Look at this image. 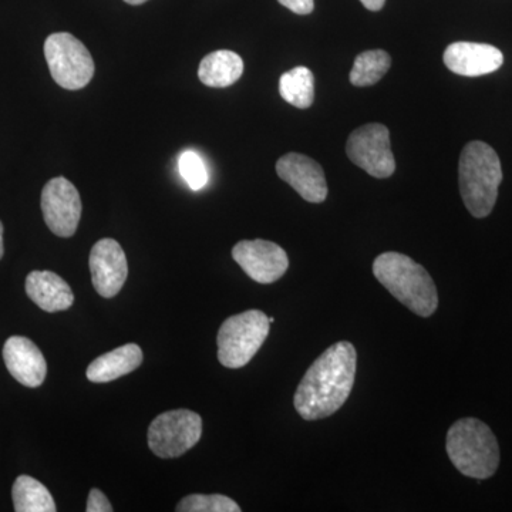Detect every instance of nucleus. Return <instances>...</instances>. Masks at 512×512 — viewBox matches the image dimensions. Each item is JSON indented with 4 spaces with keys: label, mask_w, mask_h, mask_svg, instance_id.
Wrapping results in <instances>:
<instances>
[{
    "label": "nucleus",
    "mask_w": 512,
    "mask_h": 512,
    "mask_svg": "<svg viewBox=\"0 0 512 512\" xmlns=\"http://www.w3.org/2000/svg\"><path fill=\"white\" fill-rule=\"evenodd\" d=\"M357 353L350 342L326 349L306 370L296 389L293 406L303 420L326 419L349 399L355 384Z\"/></svg>",
    "instance_id": "nucleus-1"
},
{
    "label": "nucleus",
    "mask_w": 512,
    "mask_h": 512,
    "mask_svg": "<svg viewBox=\"0 0 512 512\" xmlns=\"http://www.w3.org/2000/svg\"><path fill=\"white\" fill-rule=\"evenodd\" d=\"M373 275L394 298L421 318L439 308V293L429 272L410 256L384 252L373 262Z\"/></svg>",
    "instance_id": "nucleus-2"
},
{
    "label": "nucleus",
    "mask_w": 512,
    "mask_h": 512,
    "mask_svg": "<svg viewBox=\"0 0 512 512\" xmlns=\"http://www.w3.org/2000/svg\"><path fill=\"white\" fill-rule=\"evenodd\" d=\"M503 168L494 148L483 141H471L461 151L458 183L464 205L473 217L485 218L493 212Z\"/></svg>",
    "instance_id": "nucleus-3"
},
{
    "label": "nucleus",
    "mask_w": 512,
    "mask_h": 512,
    "mask_svg": "<svg viewBox=\"0 0 512 512\" xmlns=\"http://www.w3.org/2000/svg\"><path fill=\"white\" fill-rule=\"evenodd\" d=\"M446 450L453 466L463 476L487 480L500 466V446L483 421L466 417L450 427Z\"/></svg>",
    "instance_id": "nucleus-4"
},
{
    "label": "nucleus",
    "mask_w": 512,
    "mask_h": 512,
    "mask_svg": "<svg viewBox=\"0 0 512 512\" xmlns=\"http://www.w3.org/2000/svg\"><path fill=\"white\" fill-rule=\"evenodd\" d=\"M271 323L262 311L238 313L218 330V360L228 369H241L251 362L269 335Z\"/></svg>",
    "instance_id": "nucleus-5"
},
{
    "label": "nucleus",
    "mask_w": 512,
    "mask_h": 512,
    "mask_svg": "<svg viewBox=\"0 0 512 512\" xmlns=\"http://www.w3.org/2000/svg\"><path fill=\"white\" fill-rule=\"evenodd\" d=\"M45 57L53 80L66 90L92 82L94 62L89 49L70 33H53L45 42Z\"/></svg>",
    "instance_id": "nucleus-6"
},
{
    "label": "nucleus",
    "mask_w": 512,
    "mask_h": 512,
    "mask_svg": "<svg viewBox=\"0 0 512 512\" xmlns=\"http://www.w3.org/2000/svg\"><path fill=\"white\" fill-rule=\"evenodd\" d=\"M202 436L200 414L191 410L161 413L148 427V447L157 457L177 458L191 450Z\"/></svg>",
    "instance_id": "nucleus-7"
},
{
    "label": "nucleus",
    "mask_w": 512,
    "mask_h": 512,
    "mask_svg": "<svg viewBox=\"0 0 512 512\" xmlns=\"http://www.w3.org/2000/svg\"><path fill=\"white\" fill-rule=\"evenodd\" d=\"M349 160L375 178L392 177L396 160L390 148L389 128L383 124H366L356 128L346 143Z\"/></svg>",
    "instance_id": "nucleus-8"
},
{
    "label": "nucleus",
    "mask_w": 512,
    "mask_h": 512,
    "mask_svg": "<svg viewBox=\"0 0 512 512\" xmlns=\"http://www.w3.org/2000/svg\"><path fill=\"white\" fill-rule=\"evenodd\" d=\"M42 212L53 234L60 238L73 237L82 218L79 191L67 178H53L42 191Z\"/></svg>",
    "instance_id": "nucleus-9"
},
{
    "label": "nucleus",
    "mask_w": 512,
    "mask_h": 512,
    "mask_svg": "<svg viewBox=\"0 0 512 512\" xmlns=\"http://www.w3.org/2000/svg\"><path fill=\"white\" fill-rule=\"evenodd\" d=\"M232 258L258 284H274L289 268L284 248L265 239L241 241L232 248Z\"/></svg>",
    "instance_id": "nucleus-10"
},
{
    "label": "nucleus",
    "mask_w": 512,
    "mask_h": 512,
    "mask_svg": "<svg viewBox=\"0 0 512 512\" xmlns=\"http://www.w3.org/2000/svg\"><path fill=\"white\" fill-rule=\"evenodd\" d=\"M94 289L101 298L119 295L128 276L126 254L116 239L104 238L94 244L89 256Z\"/></svg>",
    "instance_id": "nucleus-11"
},
{
    "label": "nucleus",
    "mask_w": 512,
    "mask_h": 512,
    "mask_svg": "<svg viewBox=\"0 0 512 512\" xmlns=\"http://www.w3.org/2000/svg\"><path fill=\"white\" fill-rule=\"evenodd\" d=\"M276 174L305 201L320 204L328 197L325 171L311 157L298 153L286 154L276 163Z\"/></svg>",
    "instance_id": "nucleus-12"
},
{
    "label": "nucleus",
    "mask_w": 512,
    "mask_h": 512,
    "mask_svg": "<svg viewBox=\"0 0 512 512\" xmlns=\"http://www.w3.org/2000/svg\"><path fill=\"white\" fill-rule=\"evenodd\" d=\"M443 60L450 72L478 77L497 72L503 66L504 55L485 43L456 42L447 47Z\"/></svg>",
    "instance_id": "nucleus-13"
},
{
    "label": "nucleus",
    "mask_w": 512,
    "mask_h": 512,
    "mask_svg": "<svg viewBox=\"0 0 512 512\" xmlns=\"http://www.w3.org/2000/svg\"><path fill=\"white\" fill-rule=\"evenodd\" d=\"M3 360L10 375L23 386L35 389L45 382L46 359L32 340L23 336H12L6 340Z\"/></svg>",
    "instance_id": "nucleus-14"
},
{
    "label": "nucleus",
    "mask_w": 512,
    "mask_h": 512,
    "mask_svg": "<svg viewBox=\"0 0 512 512\" xmlns=\"http://www.w3.org/2000/svg\"><path fill=\"white\" fill-rule=\"evenodd\" d=\"M26 293L42 311L56 313L72 308L74 295L69 284L55 272L33 271L26 278Z\"/></svg>",
    "instance_id": "nucleus-15"
},
{
    "label": "nucleus",
    "mask_w": 512,
    "mask_h": 512,
    "mask_svg": "<svg viewBox=\"0 0 512 512\" xmlns=\"http://www.w3.org/2000/svg\"><path fill=\"white\" fill-rule=\"evenodd\" d=\"M143 350L136 343L120 346L97 357L87 367L86 376L93 383H109L134 372L143 363Z\"/></svg>",
    "instance_id": "nucleus-16"
},
{
    "label": "nucleus",
    "mask_w": 512,
    "mask_h": 512,
    "mask_svg": "<svg viewBox=\"0 0 512 512\" xmlns=\"http://www.w3.org/2000/svg\"><path fill=\"white\" fill-rule=\"evenodd\" d=\"M244 62L241 56L231 50H218L205 56L198 69V77L205 86L222 89L232 86L241 79Z\"/></svg>",
    "instance_id": "nucleus-17"
},
{
    "label": "nucleus",
    "mask_w": 512,
    "mask_h": 512,
    "mask_svg": "<svg viewBox=\"0 0 512 512\" xmlns=\"http://www.w3.org/2000/svg\"><path fill=\"white\" fill-rule=\"evenodd\" d=\"M16 512H55V500L45 485L30 476L16 478L12 488Z\"/></svg>",
    "instance_id": "nucleus-18"
},
{
    "label": "nucleus",
    "mask_w": 512,
    "mask_h": 512,
    "mask_svg": "<svg viewBox=\"0 0 512 512\" xmlns=\"http://www.w3.org/2000/svg\"><path fill=\"white\" fill-rule=\"evenodd\" d=\"M282 99L298 109H309L315 101V77L308 67H295L279 80Z\"/></svg>",
    "instance_id": "nucleus-19"
},
{
    "label": "nucleus",
    "mask_w": 512,
    "mask_h": 512,
    "mask_svg": "<svg viewBox=\"0 0 512 512\" xmlns=\"http://www.w3.org/2000/svg\"><path fill=\"white\" fill-rule=\"evenodd\" d=\"M392 66L390 55L384 50H367L356 57L350 72V83L356 87H369L386 76Z\"/></svg>",
    "instance_id": "nucleus-20"
},
{
    "label": "nucleus",
    "mask_w": 512,
    "mask_h": 512,
    "mask_svg": "<svg viewBox=\"0 0 512 512\" xmlns=\"http://www.w3.org/2000/svg\"><path fill=\"white\" fill-rule=\"evenodd\" d=\"M178 512H241L232 498L222 494H191L178 503Z\"/></svg>",
    "instance_id": "nucleus-21"
},
{
    "label": "nucleus",
    "mask_w": 512,
    "mask_h": 512,
    "mask_svg": "<svg viewBox=\"0 0 512 512\" xmlns=\"http://www.w3.org/2000/svg\"><path fill=\"white\" fill-rule=\"evenodd\" d=\"M181 177L190 185L191 190L198 191L205 187L208 181L207 167L195 151H185L178 160Z\"/></svg>",
    "instance_id": "nucleus-22"
},
{
    "label": "nucleus",
    "mask_w": 512,
    "mask_h": 512,
    "mask_svg": "<svg viewBox=\"0 0 512 512\" xmlns=\"http://www.w3.org/2000/svg\"><path fill=\"white\" fill-rule=\"evenodd\" d=\"M87 512H111L113 511V507H111L110 501L107 500L106 495L101 493L99 488H93L90 491L89 498H87Z\"/></svg>",
    "instance_id": "nucleus-23"
},
{
    "label": "nucleus",
    "mask_w": 512,
    "mask_h": 512,
    "mask_svg": "<svg viewBox=\"0 0 512 512\" xmlns=\"http://www.w3.org/2000/svg\"><path fill=\"white\" fill-rule=\"evenodd\" d=\"M278 2L296 15H309L315 9V0H278Z\"/></svg>",
    "instance_id": "nucleus-24"
},
{
    "label": "nucleus",
    "mask_w": 512,
    "mask_h": 512,
    "mask_svg": "<svg viewBox=\"0 0 512 512\" xmlns=\"http://www.w3.org/2000/svg\"><path fill=\"white\" fill-rule=\"evenodd\" d=\"M360 2H362L366 9L372 10V12H379V10L383 9L386 0H360Z\"/></svg>",
    "instance_id": "nucleus-25"
},
{
    "label": "nucleus",
    "mask_w": 512,
    "mask_h": 512,
    "mask_svg": "<svg viewBox=\"0 0 512 512\" xmlns=\"http://www.w3.org/2000/svg\"><path fill=\"white\" fill-rule=\"evenodd\" d=\"M3 254H5V245H3V224L0 222V259L3 258Z\"/></svg>",
    "instance_id": "nucleus-26"
},
{
    "label": "nucleus",
    "mask_w": 512,
    "mask_h": 512,
    "mask_svg": "<svg viewBox=\"0 0 512 512\" xmlns=\"http://www.w3.org/2000/svg\"><path fill=\"white\" fill-rule=\"evenodd\" d=\"M124 2L128 3V5H143V3L148 2V0H124Z\"/></svg>",
    "instance_id": "nucleus-27"
},
{
    "label": "nucleus",
    "mask_w": 512,
    "mask_h": 512,
    "mask_svg": "<svg viewBox=\"0 0 512 512\" xmlns=\"http://www.w3.org/2000/svg\"><path fill=\"white\" fill-rule=\"evenodd\" d=\"M274 322H275V319H274V318H269V323H271V325H272V323H274Z\"/></svg>",
    "instance_id": "nucleus-28"
}]
</instances>
